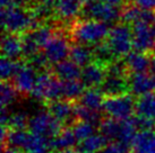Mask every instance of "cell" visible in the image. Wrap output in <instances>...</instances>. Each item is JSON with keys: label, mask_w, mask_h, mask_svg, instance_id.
Wrapping results in <instances>:
<instances>
[{"label": "cell", "mask_w": 155, "mask_h": 153, "mask_svg": "<svg viewBox=\"0 0 155 153\" xmlns=\"http://www.w3.org/2000/svg\"><path fill=\"white\" fill-rule=\"evenodd\" d=\"M83 4L81 0H56L54 13L60 19H71L82 13Z\"/></svg>", "instance_id": "obj_21"}, {"label": "cell", "mask_w": 155, "mask_h": 153, "mask_svg": "<svg viewBox=\"0 0 155 153\" xmlns=\"http://www.w3.org/2000/svg\"><path fill=\"white\" fill-rule=\"evenodd\" d=\"M50 151H52L51 140L43 136L34 135L32 133L23 149L24 153H49Z\"/></svg>", "instance_id": "obj_25"}, {"label": "cell", "mask_w": 155, "mask_h": 153, "mask_svg": "<svg viewBox=\"0 0 155 153\" xmlns=\"http://www.w3.org/2000/svg\"><path fill=\"white\" fill-rule=\"evenodd\" d=\"M91 1H94V0H81V2L83 4V6H84V5H86V4H88V2H91Z\"/></svg>", "instance_id": "obj_48"}, {"label": "cell", "mask_w": 155, "mask_h": 153, "mask_svg": "<svg viewBox=\"0 0 155 153\" xmlns=\"http://www.w3.org/2000/svg\"><path fill=\"white\" fill-rule=\"evenodd\" d=\"M136 4L144 10H154L155 0H136Z\"/></svg>", "instance_id": "obj_41"}, {"label": "cell", "mask_w": 155, "mask_h": 153, "mask_svg": "<svg viewBox=\"0 0 155 153\" xmlns=\"http://www.w3.org/2000/svg\"><path fill=\"white\" fill-rule=\"evenodd\" d=\"M71 128H73V132L76 136L77 141H79V142H82V141L91 137L92 135H94L95 130H96L94 124L82 122V120H75Z\"/></svg>", "instance_id": "obj_35"}, {"label": "cell", "mask_w": 155, "mask_h": 153, "mask_svg": "<svg viewBox=\"0 0 155 153\" xmlns=\"http://www.w3.org/2000/svg\"><path fill=\"white\" fill-rule=\"evenodd\" d=\"M131 153H155V130L139 131L131 144Z\"/></svg>", "instance_id": "obj_18"}, {"label": "cell", "mask_w": 155, "mask_h": 153, "mask_svg": "<svg viewBox=\"0 0 155 153\" xmlns=\"http://www.w3.org/2000/svg\"><path fill=\"white\" fill-rule=\"evenodd\" d=\"M102 111L108 115V117L119 122L128 120L136 115V100L131 94L105 97Z\"/></svg>", "instance_id": "obj_5"}, {"label": "cell", "mask_w": 155, "mask_h": 153, "mask_svg": "<svg viewBox=\"0 0 155 153\" xmlns=\"http://www.w3.org/2000/svg\"><path fill=\"white\" fill-rule=\"evenodd\" d=\"M105 96L100 88H86L82 97L79 98L78 104L86 107L91 111H99L103 109V102Z\"/></svg>", "instance_id": "obj_20"}, {"label": "cell", "mask_w": 155, "mask_h": 153, "mask_svg": "<svg viewBox=\"0 0 155 153\" xmlns=\"http://www.w3.org/2000/svg\"><path fill=\"white\" fill-rule=\"evenodd\" d=\"M150 73L155 74V56H152L151 59V67H150Z\"/></svg>", "instance_id": "obj_45"}, {"label": "cell", "mask_w": 155, "mask_h": 153, "mask_svg": "<svg viewBox=\"0 0 155 153\" xmlns=\"http://www.w3.org/2000/svg\"><path fill=\"white\" fill-rule=\"evenodd\" d=\"M82 14L85 19H92L109 24L120 19L121 9L116 6L104 4L100 0H94L83 6Z\"/></svg>", "instance_id": "obj_7"}, {"label": "cell", "mask_w": 155, "mask_h": 153, "mask_svg": "<svg viewBox=\"0 0 155 153\" xmlns=\"http://www.w3.org/2000/svg\"><path fill=\"white\" fill-rule=\"evenodd\" d=\"M105 78H107V68L94 61L82 69L81 80L86 88H100L105 80Z\"/></svg>", "instance_id": "obj_13"}, {"label": "cell", "mask_w": 155, "mask_h": 153, "mask_svg": "<svg viewBox=\"0 0 155 153\" xmlns=\"http://www.w3.org/2000/svg\"><path fill=\"white\" fill-rule=\"evenodd\" d=\"M136 116L155 120V94H148L136 99Z\"/></svg>", "instance_id": "obj_22"}, {"label": "cell", "mask_w": 155, "mask_h": 153, "mask_svg": "<svg viewBox=\"0 0 155 153\" xmlns=\"http://www.w3.org/2000/svg\"><path fill=\"white\" fill-rule=\"evenodd\" d=\"M107 76L122 78V79H129L130 72L124 59H116L107 67Z\"/></svg>", "instance_id": "obj_37"}, {"label": "cell", "mask_w": 155, "mask_h": 153, "mask_svg": "<svg viewBox=\"0 0 155 153\" xmlns=\"http://www.w3.org/2000/svg\"><path fill=\"white\" fill-rule=\"evenodd\" d=\"M129 153H130V152H129Z\"/></svg>", "instance_id": "obj_49"}, {"label": "cell", "mask_w": 155, "mask_h": 153, "mask_svg": "<svg viewBox=\"0 0 155 153\" xmlns=\"http://www.w3.org/2000/svg\"><path fill=\"white\" fill-rule=\"evenodd\" d=\"M26 62L38 72L49 70V68H50V62H49V60L47 59V56L44 55V53L42 51L38 52L36 54L31 56L28 60H26Z\"/></svg>", "instance_id": "obj_39"}, {"label": "cell", "mask_w": 155, "mask_h": 153, "mask_svg": "<svg viewBox=\"0 0 155 153\" xmlns=\"http://www.w3.org/2000/svg\"><path fill=\"white\" fill-rule=\"evenodd\" d=\"M75 118L76 120H82V122H87V123H92L94 125H99L102 120V116L99 111H91L86 107L79 105L78 102H76L75 105Z\"/></svg>", "instance_id": "obj_34"}, {"label": "cell", "mask_w": 155, "mask_h": 153, "mask_svg": "<svg viewBox=\"0 0 155 153\" xmlns=\"http://www.w3.org/2000/svg\"><path fill=\"white\" fill-rule=\"evenodd\" d=\"M70 45L68 43V39L64 35V32L57 28L52 38L48 42V44L44 46L42 52L47 56L50 64H57L66 60L69 55Z\"/></svg>", "instance_id": "obj_8"}, {"label": "cell", "mask_w": 155, "mask_h": 153, "mask_svg": "<svg viewBox=\"0 0 155 153\" xmlns=\"http://www.w3.org/2000/svg\"><path fill=\"white\" fill-rule=\"evenodd\" d=\"M105 42L116 59H124L133 50V27L129 24L119 23L110 28Z\"/></svg>", "instance_id": "obj_4"}, {"label": "cell", "mask_w": 155, "mask_h": 153, "mask_svg": "<svg viewBox=\"0 0 155 153\" xmlns=\"http://www.w3.org/2000/svg\"><path fill=\"white\" fill-rule=\"evenodd\" d=\"M133 27V47L135 51L150 53L155 39L150 30V25L143 21H136Z\"/></svg>", "instance_id": "obj_10"}, {"label": "cell", "mask_w": 155, "mask_h": 153, "mask_svg": "<svg viewBox=\"0 0 155 153\" xmlns=\"http://www.w3.org/2000/svg\"><path fill=\"white\" fill-rule=\"evenodd\" d=\"M21 39H22V58L24 60H28L31 56L40 52L41 48L35 43L30 32H26L21 35Z\"/></svg>", "instance_id": "obj_36"}, {"label": "cell", "mask_w": 155, "mask_h": 153, "mask_svg": "<svg viewBox=\"0 0 155 153\" xmlns=\"http://www.w3.org/2000/svg\"><path fill=\"white\" fill-rule=\"evenodd\" d=\"M129 91L133 96L142 97L148 94H155V74L150 72L130 74Z\"/></svg>", "instance_id": "obj_11"}, {"label": "cell", "mask_w": 155, "mask_h": 153, "mask_svg": "<svg viewBox=\"0 0 155 153\" xmlns=\"http://www.w3.org/2000/svg\"><path fill=\"white\" fill-rule=\"evenodd\" d=\"M92 51H93V61L96 63L101 64L103 67H108L112 61L116 60V56L112 53L111 48L108 45V43L103 41L101 43H97L92 46Z\"/></svg>", "instance_id": "obj_28"}, {"label": "cell", "mask_w": 155, "mask_h": 153, "mask_svg": "<svg viewBox=\"0 0 155 153\" xmlns=\"http://www.w3.org/2000/svg\"><path fill=\"white\" fill-rule=\"evenodd\" d=\"M130 148L120 142H109V144L100 153H129Z\"/></svg>", "instance_id": "obj_40"}, {"label": "cell", "mask_w": 155, "mask_h": 153, "mask_svg": "<svg viewBox=\"0 0 155 153\" xmlns=\"http://www.w3.org/2000/svg\"><path fill=\"white\" fill-rule=\"evenodd\" d=\"M85 91V86L82 80L62 81V99L77 102Z\"/></svg>", "instance_id": "obj_27"}, {"label": "cell", "mask_w": 155, "mask_h": 153, "mask_svg": "<svg viewBox=\"0 0 155 153\" xmlns=\"http://www.w3.org/2000/svg\"><path fill=\"white\" fill-rule=\"evenodd\" d=\"M100 1H102V2H104V4L107 5H111V6H116V7H118L119 5H124L125 4V0H100Z\"/></svg>", "instance_id": "obj_42"}, {"label": "cell", "mask_w": 155, "mask_h": 153, "mask_svg": "<svg viewBox=\"0 0 155 153\" xmlns=\"http://www.w3.org/2000/svg\"><path fill=\"white\" fill-rule=\"evenodd\" d=\"M36 76H38L36 71L26 62L25 60V63L17 72V74L14 76L12 83L16 88L19 95H22V96L32 95V91L34 89Z\"/></svg>", "instance_id": "obj_9"}, {"label": "cell", "mask_w": 155, "mask_h": 153, "mask_svg": "<svg viewBox=\"0 0 155 153\" xmlns=\"http://www.w3.org/2000/svg\"><path fill=\"white\" fill-rule=\"evenodd\" d=\"M151 59L152 55L150 53L131 51L128 55L124 58V61L129 70L130 74H137L150 71Z\"/></svg>", "instance_id": "obj_15"}, {"label": "cell", "mask_w": 155, "mask_h": 153, "mask_svg": "<svg viewBox=\"0 0 155 153\" xmlns=\"http://www.w3.org/2000/svg\"><path fill=\"white\" fill-rule=\"evenodd\" d=\"M150 54H151L152 56H155V42H154V44H153V46H152L151 51H150Z\"/></svg>", "instance_id": "obj_47"}, {"label": "cell", "mask_w": 155, "mask_h": 153, "mask_svg": "<svg viewBox=\"0 0 155 153\" xmlns=\"http://www.w3.org/2000/svg\"><path fill=\"white\" fill-rule=\"evenodd\" d=\"M25 63V60H9L7 58H1V81H9L13 80L14 76L17 74V72L21 70Z\"/></svg>", "instance_id": "obj_29"}, {"label": "cell", "mask_w": 155, "mask_h": 153, "mask_svg": "<svg viewBox=\"0 0 155 153\" xmlns=\"http://www.w3.org/2000/svg\"><path fill=\"white\" fill-rule=\"evenodd\" d=\"M18 92L14 85L9 81H1L0 85V99H1V108H7L12 104L16 101Z\"/></svg>", "instance_id": "obj_33"}, {"label": "cell", "mask_w": 155, "mask_h": 153, "mask_svg": "<svg viewBox=\"0 0 155 153\" xmlns=\"http://www.w3.org/2000/svg\"><path fill=\"white\" fill-rule=\"evenodd\" d=\"M32 96L45 104L62 99V81L53 76L50 70L38 72Z\"/></svg>", "instance_id": "obj_3"}, {"label": "cell", "mask_w": 155, "mask_h": 153, "mask_svg": "<svg viewBox=\"0 0 155 153\" xmlns=\"http://www.w3.org/2000/svg\"><path fill=\"white\" fill-rule=\"evenodd\" d=\"M54 153H78L77 150H74V149H68V150H62V151H57Z\"/></svg>", "instance_id": "obj_46"}, {"label": "cell", "mask_w": 155, "mask_h": 153, "mask_svg": "<svg viewBox=\"0 0 155 153\" xmlns=\"http://www.w3.org/2000/svg\"><path fill=\"white\" fill-rule=\"evenodd\" d=\"M143 9L136 2H125L121 6L120 20L125 24H135L139 20Z\"/></svg>", "instance_id": "obj_30"}, {"label": "cell", "mask_w": 155, "mask_h": 153, "mask_svg": "<svg viewBox=\"0 0 155 153\" xmlns=\"http://www.w3.org/2000/svg\"><path fill=\"white\" fill-rule=\"evenodd\" d=\"M61 125L48 111L35 113L28 119V131L34 135L43 136L52 140L62 131Z\"/></svg>", "instance_id": "obj_6"}, {"label": "cell", "mask_w": 155, "mask_h": 153, "mask_svg": "<svg viewBox=\"0 0 155 153\" xmlns=\"http://www.w3.org/2000/svg\"><path fill=\"white\" fill-rule=\"evenodd\" d=\"M77 139L73 132L71 127H64L56 137L51 140V148L53 151H62V150L73 149L76 144Z\"/></svg>", "instance_id": "obj_24"}, {"label": "cell", "mask_w": 155, "mask_h": 153, "mask_svg": "<svg viewBox=\"0 0 155 153\" xmlns=\"http://www.w3.org/2000/svg\"><path fill=\"white\" fill-rule=\"evenodd\" d=\"M100 89L105 97H114L129 94V81L128 79L107 76Z\"/></svg>", "instance_id": "obj_17"}, {"label": "cell", "mask_w": 155, "mask_h": 153, "mask_svg": "<svg viewBox=\"0 0 155 153\" xmlns=\"http://www.w3.org/2000/svg\"><path fill=\"white\" fill-rule=\"evenodd\" d=\"M1 53L9 60H21L22 58V39L21 35L5 34L1 39Z\"/></svg>", "instance_id": "obj_16"}, {"label": "cell", "mask_w": 155, "mask_h": 153, "mask_svg": "<svg viewBox=\"0 0 155 153\" xmlns=\"http://www.w3.org/2000/svg\"><path fill=\"white\" fill-rule=\"evenodd\" d=\"M100 134L109 141V142H117L119 140L121 132V122L113 118H103L99 124Z\"/></svg>", "instance_id": "obj_26"}, {"label": "cell", "mask_w": 155, "mask_h": 153, "mask_svg": "<svg viewBox=\"0 0 155 153\" xmlns=\"http://www.w3.org/2000/svg\"><path fill=\"white\" fill-rule=\"evenodd\" d=\"M109 141L102 134H94L77 145L78 153H100L109 144Z\"/></svg>", "instance_id": "obj_23"}, {"label": "cell", "mask_w": 155, "mask_h": 153, "mask_svg": "<svg viewBox=\"0 0 155 153\" xmlns=\"http://www.w3.org/2000/svg\"><path fill=\"white\" fill-rule=\"evenodd\" d=\"M30 134L31 133L26 132L25 130H22V131L9 130L8 136H7V140H6V145H5V148H2V150L9 146V148H15V149L23 151L26 142L30 137Z\"/></svg>", "instance_id": "obj_31"}, {"label": "cell", "mask_w": 155, "mask_h": 153, "mask_svg": "<svg viewBox=\"0 0 155 153\" xmlns=\"http://www.w3.org/2000/svg\"><path fill=\"white\" fill-rule=\"evenodd\" d=\"M75 105H76V102L68 101L66 99H59V100L47 104L48 111L61 125L73 123L74 118H75Z\"/></svg>", "instance_id": "obj_12"}, {"label": "cell", "mask_w": 155, "mask_h": 153, "mask_svg": "<svg viewBox=\"0 0 155 153\" xmlns=\"http://www.w3.org/2000/svg\"><path fill=\"white\" fill-rule=\"evenodd\" d=\"M0 1H1V8H9V7H13L12 0H0Z\"/></svg>", "instance_id": "obj_44"}, {"label": "cell", "mask_w": 155, "mask_h": 153, "mask_svg": "<svg viewBox=\"0 0 155 153\" xmlns=\"http://www.w3.org/2000/svg\"><path fill=\"white\" fill-rule=\"evenodd\" d=\"M0 17L2 28L8 34L22 35L26 32L35 30L41 25H43L38 19L32 17L30 11L24 8H1Z\"/></svg>", "instance_id": "obj_2"}, {"label": "cell", "mask_w": 155, "mask_h": 153, "mask_svg": "<svg viewBox=\"0 0 155 153\" xmlns=\"http://www.w3.org/2000/svg\"><path fill=\"white\" fill-rule=\"evenodd\" d=\"M28 119L30 117H27V114L24 111H17V113L10 114L7 127L8 130H14V131L25 130L26 127H28Z\"/></svg>", "instance_id": "obj_38"}, {"label": "cell", "mask_w": 155, "mask_h": 153, "mask_svg": "<svg viewBox=\"0 0 155 153\" xmlns=\"http://www.w3.org/2000/svg\"><path fill=\"white\" fill-rule=\"evenodd\" d=\"M110 28L108 24L102 21L83 19L71 23L69 26V38L74 43L84 45H95L105 41L109 35Z\"/></svg>", "instance_id": "obj_1"}, {"label": "cell", "mask_w": 155, "mask_h": 153, "mask_svg": "<svg viewBox=\"0 0 155 153\" xmlns=\"http://www.w3.org/2000/svg\"><path fill=\"white\" fill-rule=\"evenodd\" d=\"M57 28H53L52 26L43 24V25H41L39 28H36L35 30H31L30 33L32 35L33 39L35 41V43L39 45L40 48L43 50L44 46L48 44V42L52 38Z\"/></svg>", "instance_id": "obj_32"}, {"label": "cell", "mask_w": 155, "mask_h": 153, "mask_svg": "<svg viewBox=\"0 0 155 153\" xmlns=\"http://www.w3.org/2000/svg\"><path fill=\"white\" fill-rule=\"evenodd\" d=\"M50 71L60 81L81 80V76H82V69L69 59H66L59 63L52 65Z\"/></svg>", "instance_id": "obj_14"}, {"label": "cell", "mask_w": 155, "mask_h": 153, "mask_svg": "<svg viewBox=\"0 0 155 153\" xmlns=\"http://www.w3.org/2000/svg\"><path fill=\"white\" fill-rule=\"evenodd\" d=\"M2 152L4 153H24L22 150L15 149V148H9V146H7L6 149L2 150Z\"/></svg>", "instance_id": "obj_43"}, {"label": "cell", "mask_w": 155, "mask_h": 153, "mask_svg": "<svg viewBox=\"0 0 155 153\" xmlns=\"http://www.w3.org/2000/svg\"><path fill=\"white\" fill-rule=\"evenodd\" d=\"M68 59L76 63L79 68H84L93 62V51L92 46L84 45V44H77L74 43L70 45Z\"/></svg>", "instance_id": "obj_19"}]
</instances>
